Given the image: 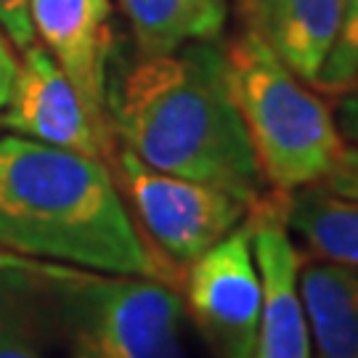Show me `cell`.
I'll use <instances>...</instances> for the list:
<instances>
[{"label": "cell", "instance_id": "4fadbf2b", "mask_svg": "<svg viewBox=\"0 0 358 358\" xmlns=\"http://www.w3.org/2000/svg\"><path fill=\"white\" fill-rule=\"evenodd\" d=\"M0 358H80L64 327L0 252Z\"/></svg>", "mask_w": 358, "mask_h": 358}, {"label": "cell", "instance_id": "3957f363", "mask_svg": "<svg viewBox=\"0 0 358 358\" xmlns=\"http://www.w3.org/2000/svg\"><path fill=\"white\" fill-rule=\"evenodd\" d=\"M0 252L64 327L80 358H194L196 332L176 284Z\"/></svg>", "mask_w": 358, "mask_h": 358}, {"label": "cell", "instance_id": "2e32d148", "mask_svg": "<svg viewBox=\"0 0 358 358\" xmlns=\"http://www.w3.org/2000/svg\"><path fill=\"white\" fill-rule=\"evenodd\" d=\"M0 29L19 51L35 45V29L29 22V0H0Z\"/></svg>", "mask_w": 358, "mask_h": 358}, {"label": "cell", "instance_id": "8fae6325", "mask_svg": "<svg viewBox=\"0 0 358 358\" xmlns=\"http://www.w3.org/2000/svg\"><path fill=\"white\" fill-rule=\"evenodd\" d=\"M297 287L310 353L316 358H358V268L310 257L300 263Z\"/></svg>", "mask_w": 358, "mask_h": 358}, {"label": "cell", "instance_id": "9a60e30c", "mask_svg": "<svg viewBox=\"0 0 358 358\" xmlns=\"http://www.w3.org/2000/svg\"><path fill=\"white\" fill-rule=\"evenodd\" d=\"M353 88H358V0H348L340 32L313 83V90L348 93Z\"/></svg>", "mask_w": 358, "mask_h": 358}, {"label": "cell", "instance_id": "277c9868", "mask_svg": "<svg viewBox=\"0 0 358 358\" xmlns=\"http://www.w3.org/2000/svg\"><path fill=\"white\" fill-rule=\"evenodd\" d=\"M226 64L266 186L287 194L321 183L345 146L327 101L252 27L229 43Z\"/></svg>", "mask_w": 358, "mask_h": 358}, {"label": "cell", "instance_id": "ba28073f", "mask_svg": "<svg viewBox=\"0 0 358 358\" xmlns=\"http://www.w3.org/2000/svg\"><path fill=\"white\" fill-rule=\"evenodd\" d=\"M263 306L252 358H313L306 308L297 287L303 252L282 215V192L263 194L247 210Z\"/></svg>", "mask_w": 358, "mask_h": 358}, {"label": "cell", "instance_id": "30bf717a", "mask_svg": "<svg viewBox=\"0 0 358 358\" xmlns=\"http://www.w3.org/2000/svg\"><path fill=\"white\" fill-rule=\"evenodd\" d=\"M348 0H266L257 11V29L276 56L313 88L343 24Z\"/></svg>", "mask_w": 358, "mask_h": 358}, {"label": "cell", "instance_id": "e0dca14e", "mask_svg": "<svg viewBox=\"0 0 358 358\" xmlns=\"http://www.w3.org/2000/svg\"><path fill=\"white\" fill-rule=\"evenodd\" d=\"M321 186H327L329 192L358 202V146L356 143H345V146H343L337 162H334V167L327 173V178L321 180Z\"/></svg>", "mask_w": 358, "mask_h": 358}, {"label": "cell", "instance_id": "52a82bcc", "mask_svg": "<svg viewBox=\"0 0 358 358\" xmlns=\"http://www.w3.org/2000/svg\"><path fill=\"white\" fill-rule=\"evenodd\" d=\"M22 53L8 99L0 109V128L109 165L117 152L112 125L90 112L72 80L43 45L35 43Z\"/></svg>", "mask_w": 358, "mask_h": 358}, {"label": "cell", "instance_id": "5bb4252c", "mask_svg": "<svg viewBox=\"0 0 358 358\" xmlns=\"http://www.w3.org/2000/svg\"><path fill=\"white\" fill-rule=\"evenodd\" d=\"M136 51L167 53L186 43L215 40L229 16V0H120Z\"/></svg>", "mask_w": 358, "mask_h": 358}, {"label": "cell", "instance_id": "d6986e66", "mask_svg": "<svg viewBox=\"0 0 358 358\" xmlns=\"http://www.w3.org/2000/svg\"><path fill=\"white\" fill-rule=\"evenodd\" d=\"M16 64H19V59H16V53L11 48V40L0 29V109H3V103L8 99L13 75H16Z\"/></svg>", "mask_w": 358, "mask_h": 358}, {"label": "cell", "instance_id": "7c38bea8", "mask_svg": "<svg viewBox=\"0 0 358 358\" xmlns=\"http://www.w3.org/2000/svg\"><path fill=\"white\" fill-rule=\"evenodd\" d=\"M282 215L292 236L319 260L358 268V202L310 183L282 192Z\"/></svg>", "mask_w": 358, "mask_h": 358}, {"label": "cell", "instance_id": "9c48e42d", "mask_svg": "<svg viewBox=\"0 0 358 358\" xmlns=\"http://www.w3.org/2000/svg\"><path fill=\"white\" fill-rule=\"evenodd\" d=\"M35 40L62 66L93 115H106V77L112 64V0H29Z\"/></svg>", "mask_w": 358, "mask_h": 358}, {"label": "cell", "instance_id": "ffe728a7", "mask_svg": "<svg viewBox=\"0 0 358 358\" xmlns=\"http://www.w3.org/2000/svg\"><path fill=\"white\" fill-rule=\"evenodd\" d=\"M263 3H266V0H236V11L242 13L244 24L250 27L255 22V16H257V11L263 8Z\"/></svg>", "mask_w": 358, "mask_h": 358}, {"label": "cell", "instance_id": "8992f818", "mask_svg": "<svg viewBox=\"0 0 358 358\" xmlns=\"http://www.w3.org/2000/svg\"><path fill=\"white\" fill-rule=\"evenodd\" d=\"M183 303L210 358H252L263 282L247 217L189 266Z\"/></svg>", "mask_w": 358, "mask_h": 358}, {"label": "cell", "instance_id": "ac0fdd59", "mask_svg": "<svg viewBox=\"0 0 358 358\" xmlns=\"http://www.w3.org/2000/svg\"><path fill=\"white\" fill-rule=\"evenodd\" d=\"M334 120L345 143L358 146V88L343 93V99L337 101V109H334Z\"/></svg>", "mask_w": 358, "mask_h": 358}, {"label": "cell", "instance_id": "6da1fadb", "mask_svg": "<svg viewBox=\"0 0 358 358\" xmlns=\"http://www.w3.org/2000/svg\"><path fill=\"white\" fill-rule=\"evenodd\" d=\"M106 115L117 146L143 165L202 180L255 205L266 180L234 101L226 51L215 40L109 64Z\"/></svg>", "mask_w": 358, "mask_h": 358}, {"label": "cell", "instance_id": "7a4b0ae2", "mask_svg": "<svg viewBox=\"0 0 358 358\" xmlns=\"http://www.w3.org/2000/svg\"><path fill=\"white\" fill-rule=\"evenodd\" d=\"M0 250L173 282L143 239L112 167L88 154L0 136Z\"/></svg>", "mask_w": 358, "mask_h": 358}, {"label": "cell", "instance_id": "5b68a950", "mask_svg": "<svg viewBox=\"0 0 358 358\" xmlns=\"http://www.w3.org/2000/svg\"><path fill=\"white\" fill-rule=\"evenodd\" d=\"M112 173L130 205V215L149 234L157 252L173 266H192L247 217L250 205L202 180L180 178L143 165L117 146Z\"/></svg>", "mask_w": 358, "mask_h": 358}]
</instances>
